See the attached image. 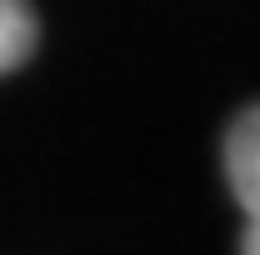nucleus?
Wrapping results in <instances>:
<instances>
[{"instance_id": "1", "label": "nucleus", "mask_w": 260, "mask_h": 255, "mask_svg": "<svg viewBox=\"0 0 260 255\" xmlns=\"http://www.w3.org/2000/svg\"><path fill=\"white\" fill-rule=\"evenodd\" d=\"M225 180L245 210V225H260V105L240 110L225 130Z\"/></svg>"}, {"instance_id": "2", "label": "nucleus", "mask_w": 260, "mask_h": 255, "mask_svg": "<svg viewBox=\"0 0 260 255\" xmlns=\"http://www.w3.org/2000/svg\"><path fill=\"white\" fill-rule=\"evenodd\" d=\"M35 35H40V25H35L30 0H0V75L30 60Z\"/></svg>"}, {"instance_id": "3", "label": "nucleus", "mask_w": 260, "mask_h": 255, "mask_svg": "<svg viewBox=\"0 0 260 255\" xmlns=\"http://www.w3.org/2000/svg\"><path fill=\"white\" fill-rule=\"evenodd\" d=\"M240 255H260V225H245V240H240Z\"/></svg>"}]
</instances>
